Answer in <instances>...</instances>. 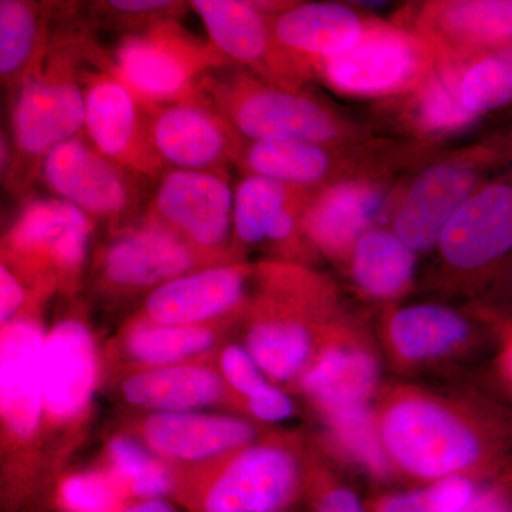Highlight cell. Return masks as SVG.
I'll use <instances>...</instances> for the list:
<instances>
[{
  "mask_svg": "<svg viewBox=\"0 0 512 512\" xmlns=\"http://www.w3.org/2000/svg\"><path fill=\"white\" fill-rule=\"evenodd\" d=\"M83 16L52 29L42 66L10 99V143L13 158L3 185L15 195L28 194L39 180L46 157L84 130L82 73L104 56Z\"/></svg>",
  "mask_w": 512,
  "mask_h": 512,
  "instance_id": "cell-1",
  "label": "cell"
},
{
  "mask_svg": "<svg viewBox=\"0 0 512 512\" xmlns=\"http://www.w3.org/2000/svg\"><path fill=\"white\" fill-rule=\"evenodd\" d=\"M332 282L308 265L264 259L244 319V345L268 379L289 382L311 365L319 326L336 309Z\"/></svg>",
  "mask_w": 512,
  "mask_h": 512,
  "instance_id": "cell-2",
  "label": "cell"
},
{
  "mask_svg": "<svg viewBox=\"0 0 512 512\" xmlns=\"http://www.w3.org/2000/svg\"><path fill=\"white\" fill-rule=\"evenodd\" d=\"M201 90L245 140L345 144L376 136L311 89H284L235 64L208 73Z\"/></svg>",
  "mask_w": 512,
  "mask_h": 512,
  "instance_id": "cell-3",
  "label": "cell"
},
{
  "mask_svg": "<svg viewBox=\"0 0 512 512\" xmlns=\"http://www.w3.org/2000/svg\"><path fill=\"white\" fill-rule=\"evenodd\" d=\"M511 168L512 123L466 146L443 148L406 175L389 227L417 254L431 251L456 212Z\"/></svg>",
  "mask_w": 512,
  "mask_h": 512,
  "instance_id": "cell-4",
  "label": "cell"
},
{
  "mask_svg": "<svg viewBox=\"0 0 512 512\" xmlns=\"http://www.w3.org/2000/svg\"><path fill=\"white\" fill-rule=\"evenodd\" d=\"M97 222L56 197L29 198L2 235V262L47 298L76 295Z\"/></svg>",
  "mask_w": 512,
  "mask_h": 512,
  "instance_id": "cell-5",
  "label": "cell"
},
{
  "mask_svg": "<svg viewBox=\"0 0 512 512\" xmlns=\"http://www.w3.org/2000/svg\"><path fill=\"white\" fill-rule=\"evenodd\" d=\"M180 480L175 497L191 512H285L301 493L298 458L281 444H249Z\"/></svg>",
  "mask_w": 512,
  "mask_h": 512,
  "instance_id": "cell-6",
  "label": "cell"
},
{
  "mask_svg": "<svg viewBox=\"0 0 512 512\" xmlns=\"http://www.w3.org/2000/svg\"><path fill=\"white\" fill-rule=\"evenodd\" d=\"M436 64L423 39L392 19L376 16L352 49L316 70L315 80L336 96L379 104L414 92Z\"/></svg>",
  "mask_w": 512,
  "mask_h": 512,
  "instance_id": "cell-7",
  "label": "cell"
},
{
  "mask_svg": "<svg viewBox=\"0 0 512 512\" xmlns=\"http://www.w3.org/2000/svg\"><path fill=\"white\" fill-rule=\"evenodd\" d=\"M111 60L120 79L156 106L201 99L205 96L202 79L231 64L210 42L188 32L180 20H164L121 36Z\"/></svg>",
  "mask_w": 512,
  "mask_h": 512,
  "instance_id": "cell-8",
  "label": "cell"
},
{
  "mask_svg": "<svg viewBox=\"0 0 512 512\" xmlns=\"http://www.w3.org/2000/svg\"><path fill=\"white\" fill-rule=\"evenodd\" d=\"M39 181L53 197L69 202L106 231L143 217L153 181L113 163L84 134L56 147L40 168Z\"/></svg>",
  "mask_w": 512,
  "mask_h": 512,
  "instance_id": "cell-9",
  "label": "cell"
},
{
  "mask_svg": "<svg viewBox=\"0 0 512 512\" xmlns=\"http://www.w3.org/2000/svg\"><path fill=\"white\" fill-rule=\"evenodd\" d=\"M231 174L167 170L151 192L144 217L163 225L212 265L245 261L234 231Z\"/></svg>",
  "mask_w": 512,
  "mask_h": 512,
  "instance_id": "cell-10",
  "label": "cell"
},
{
  "mask_svg": "<svg viewBox=\"0 0 512 512\" xmlns=\"http://www.w3.org/2000/svg\"><path fill=\"white\" fill-rule=\"evenodd\" d=\"M212 266L163 225L141 217L127 227L106 231L93 249L90 278L106 299L146 296L178 276Z\"/></svg>",
  "mask_w": 512,
  "mask_h": 512,
  "instance_id": "cell-11",
  "label": "cell"
},
{
  "mask_svg": "<svg viewBox=\"0 0 512 512\" xmlns=\"http://www.w3.org/2000/svg\"><path fill=\"white\" fill-rule=\"evenodd\" d=\"M380 436L386 453L407 473L424 480L458 476L484 454L480 436L446 407L404 397L384 412Z\"/></svg>",
  "mask_w": 512,
  "mask_h": 512,
  "instance_id": "cell-12",
  "label": "cell"
},
{
  "mask_svg": "<svg viewBox=\"0 0 512 512\" xmlns=\"http://www.w3.org/2000/svg\"><path fill=\"white\" fill-rule=\"evenodd\" d=\"M82 84L87 140L113 163L157 183L167 167L151 141L150 104L120 79L111 56L87 64Z\"/></svg>",
  "mask_w": 512,
  "mask_h": 512,
  "instance_id": "cell-13",
  "label": "cell"
},
{
  "mask_svg": "<svg viewBox=\"0 0 512 512\" xmlns=\"http://www.w3.org/2000/svg\"><path fill=\"white\" fill-rule=\"evenodd\" d=\"M434 249L448 274L493 281L512 255V168L488 181L456 212Z\"/></svg>",
  "mask_w": 512,
  "mask_h": 512,
  "instance_id": "cell-14",
  "label": "cell"
},
{
  "mask_svg": "<svg viewBox=\"0 0 512 512\" xmlns=\"http://www.w3.org/2000/svg\"><path fill=\"white\" fill-rule=\"evenodd\" d=\"M406 175L352 178L312 192L303 214V232L313 251L346 265L356 242L369 229L389 227Z\"/></svg>",
  "mask_w": 512,
  "mask_h": 512,
  "instance_id": "cell-15",
  "label": "cell"
},
{
  "mask_svg": "<svg viewBox=\"0 0 512 512\" xmlns=\"http://www.w3.org/2000/svg\"><path fill=\"white\" fill-rule=\"evenodd\" d=\"M312 192L254 175L235 184L234 231L239 255L247 261L261 251L275 261L309 265L318 258L303 232V214Z\"/></svg>",
  "mask_w": 512,
  "mask_h": 512,
  "instance_id": "cell-16",
  "label": "cell"
},
{
  "mask_svg": "<svg viewBox=\"0 0 512 512\" xmlns=\"http://www.w3.org/2000/svg\"><path fill=\"white\" fill-rule=\"evenodd\" d=\"M255 264L205 266L148 293L136 315L173 326L237 325L251 301Z\"/></svg>",
  "mask_w": 512,
  "mask_h": 512,
  "instance_id": "cell-17",
  "label": "cell"
},
{
  "mask_svg": "<svg viewBox=\"0 0 512 512\" xmlns=\"http://www.w3.org/2000/svg\"><path fill=\"white\" fill-rule=\"evenodd\" d=\"M100 383V355L86 315L64 313L47 330L42 359L45 421L55 429L80 423Z\"/></svg>",
  "mask_w": 512,
  "mask_h": 512,
  "instance_id": "cell-18",
  "label": "cell"
},
{
  "mask_svg": "<svg viewBox=\"0 0 512 512\" xmlns=\"http://www.w3.org/2000/svg\"><path fill=\"white\" fill-rule=\"evenodd\" d=\"M392 20L423 39L437 59L512 47V0H424L406 3Z\"/></svg>",
  "mask_w": 512,
  "mask_h": 512,
  "instance_id": "cell-19",
  "label": "cell"
},
{
  "mask_svg": "<svg viewBox=\"0 0 512 512\" xmlns=\"http://www.w3.org/2000/svg\"><path fill=\"white\" fill-rule=\"evenodd\" d=\"M154 150L167 170L231 174L244 138L207 96L171 104H150Z\"/></svg>",
  "mask_w": 512,
  "mask_h": 512,
  "instance_id": "cell-20",
  "label": "cell"
},
{
  "mask_svg": "<svg viewBox=\"0 0 512 512\" xmlns=\"http://www.w3.org/2000/svg\"><path fill=\"white\" fill-rule=\"evenodd\" d=\"M47 330L39 312L2 325L0 332V416L3 440L32 444L45 426L42 359Z\"/></svg>",
  "mask_w": 512,
  "mask_h": 512,
  "instance_id": "cell-21",
  "label": "cell"
},
{
  "mask_svg": "<svg viewBox=\"0 0 512 512\" xmlns=\"http://www.w3.org/2000/svg\"><path fill=\"white\" fill-rule=\"evenodd\" d=\"M208 42L229 63L284 89H309L276 45L271 16L244 0H192Z\"/></svg>",
  "mask_w": 512,
  "mask_h": 512,
  "instance_id": "cell-22",
  "label": "cell"
},
{
  "mask_svg": "<svg viewBox=\"0 0 512 512\" xmlns=\"http://www.w3.org/2000/svg\"><path fill=\"white\" fill-rule=\"evenodd\" d=\"M375 18L353 2H295L271 23L279 50L309 84L323 63L352 49Z\"/></svg>",
  "mask_w": 512,
  "mask_h": 512,
  "instance_id": "cell-23",
  "label": "cell"
},
{
  "mask_svg": "<svg viewBox=\"0 0 512 512\" xmlns=\"http://www.w3.org/2000/svg\"><path fill=\"white\" fill-rule=\"evenodd\" d=\"M254 424L231 414L204 412L148 413L136 437L173 467L195 470L214 466L254 443Z\"/></svg>",
  "mask_w": 512,
  "mask_h": 512,
  "instance_id": "cell-24",
  "label": "cell"
},
{
  "mask_svg": "<svg viewBox=\"0 0 512 512\" xmlns=\"http://www.w3.org/2000/svg\"><path fill=\"white\" fill-rule=\"evenodd\" d=\"M121 399L148 413L204 412L224 403L228 389L217 366L200 362L130 370L119 384Z\"/></svg>",
  "mask_w": 512,
  "mask_h": 512,
  "instance_id": "cell-25",
  "label": "cell"
},
{
  "mask_svg": "<svg viewBox=\"0 0 512 512\" xmlns=\"http://www.w3.org/2000/svg\"><path fill=\"white\" fill-rule=\"evenodd\" d=\"M228 326L161 325L134 313L121 326L114 348L131 370L200 362L224 345Z\"/></svg>",
  "mask_w": 512,
  "mask_h": 512,
  "instance_id": "cell-26",
  "label": "cell"
},
{
  "mask_svg": "<svg viewBox=\"0 0 512 512\" xmlns=\"http://www.w3.org/2000/svg\"><path fill=\"white\" fill-rule=\"evenodd\" d=\"M376 382V360L367 350L335 343L323 349L303 372L301 389L328 416L366 406Z\"/></svg>",
  "mask_w": 512,
  "mask_h": 512,
  "instance_id": "cell-27",
  "label": "cell"
},
{
  "mask_svg": "<svg viewBox=\"0 0 512 512\" xmlns=\"http://www.w3.org/2000/svg\"><path fill=\"white\" fill-rule=\"evenodd\" d=\"M52 37L50 3L0 2V79L10 99L42 66Z\"/></svg>",
  "mask_w": 512,
  "mask_h": 512,
  "instance_id": "cell-28",
  "label": "cell"
},
{
  "mask_svg": "<svg viewBox=\"0 0 512 512\" xmlns=\"http://www.w3.org/2000/svg\"><path fill=\"white\" fill-rule=\"evenodd\" d=\"M346 265L357 291L373 301L390 302L412 289L417 252L392 228L379 225L356 242Z\"/></svg>",
  "mask_w": 512,
  "mask_h": 512,
  "instance_id": "cell-29",
  "label": "cell"
},
{
  "mask_svg": "<svg viewBox=\"0 0 512 512\" xmlns=\"http://www.w3.org/2000/svg\"><path fill=\"white\" fill-rule=\"evenodd\" d=\"M470 333V322L460 312L434 303L404 306L387 320L394 350L412 362L446 355L463 345Z\"/></svg>",
  "mask_w": 512,
  "mask_h": 512,
  "instance_id": "cell-30",
  "label": "cell"
},
{
  "mask_svg": "<svg viewBox=\"0 0 512 512\" xmlns=\"http://www.w3.org/2000/svg\"><path fill=\"white\" fill-rule=\"evenodd\" d=\"M437 60L446 67L458 103L477 126L493 114L512 109V47Z\"/></svg>",
  "mask_w": 512,
  "mask_h": 512,
  "instance_id": "cell-31",
  "label": "cell"
},
{
  "mask_svg": "<svg viewBox=\"0 0 512 512\" xmlns=\"http://www.w3.org/2000/svg\"><path fill=\"white\" fill-rule=\"evenodd\" d=\"M104 468L123 488L128 500H151L177 494V468L154 454L138 437L116 434L107 441Z\"/></svg>",
  "mask_w": 512,
  "mask_h": 512,
  "instance_id": "cell-32",
  "label": "cell"
},
{
  "mask_svg": "<svg viewBox=\"0 0 512 512\" xmlns=\"http://www.w3.org/2000/svg\"><path fill=\"white\" fill-rule=\"evenodd\" d=\"M83 9L94 28L120 30L124 36L164 20H180L191 8L190 2L175 0H104L83 3Z\"/></svg>",
  "mask_w": 512,
  "mask_h": 512,
  "instance_id": "cell-33",
  "label": "cell"
},
{
  "mask_svg": "<svg viewBox=\"0 0 512 512\" xmlns=\"http://www.w3.org/2000/svg\"><path fill=\"white\" fill-rule=\"evenodd\" d=\"M476 495L473 481L451 476L423 490L383 495L373 503L372 512H463Z\"/></svg>",
  "mask_w": 512,
  "mask_h": 512,
  "instance_id": "cell-34",
  "label": "cell"
},
{
  "mask_svg": "<svg viewBox=\"0 0 512 512\" xmlns=\"http://www.w3.org/2000/svg\"><path fill=\"white\" fill-rule=\"evenodd\" d=\"M56 501L64 512H117L130 500L103 467L63 477L57 487Z\"/></svg>",
  "mask_w": 512,
  "mask_h": 512,
  "instance_id": "cell-35",
  "label": "cell"
},
{
  "mask_svg": "<svg viewBox=\"0 0 512 512\" xmlns=\"http://www.w3.org/2000/svg\"><path fill=\"white\" fill-rule=\"evenodd\" d=\"M343 447L377 476L387 473V453L380 430L375 429L366 406L340 410L326 416Z\"/></svg>",
  "mask_w": 512,
  "mask_h": 512,
  "instance_id": "cell-36",
  "label": "cell"
},
{
  "mask_svg": "<svg viewBox=\"0 0 512 512\" xmlns=\"http://www.w3.org/2000/svg\"><path fill=\"white\" fill-rule=\"evenodd\" d=\"M217 369L229 394L234 393L242 403L269 383L244 343L225 342L218 349Z\"/></svg>",
  "mask_w": 512,
  "mask_h": 512,
  "instance_id": "cell-37",
  "label": "cell"
},
{
  "mask_svg": "<svg viewBox=\"0 0 512 512\" xmlns=\"http://www.w3.org/2000/svg\"><path fill=\"white\" fill-rule=\"evenodd\" d=\"M47 296L28 284L10 266L0 262V323L12 322L30 312H40Z\"/></svg>",
  "mask_w": 512,
  "mask_h": 512,
  "instance_id": "cell-38",
  "label": "cell"
},
{
  "mask_svg": "<svg viewBox=\"0 0 512 512\" xmlns=\"http://www.w3.org/2000/svg\"><path fill=\"white\" fill-rule=\"evenodd\" d=\"M245 409L254 419L265 423H281L291 419L295 404L291 397L274 383H268L259 392L244 400Z\"/></svg>",
  "mask_w": 512,
  "mask_h": 512,
  "instance_id": "cell-39",
  "label": "cell"
},
{
  "mask_svg": "<svg viewBox=\"0 0 512 512\" xmlns=\"http://www.w3.org/2000/svg\"><path fill=\"white\" fill-rule=\"evenodd\" d=\"M312 512H367L356 493L343 485H323L312 498Z\"/></svg>",
  "mask_w": 512,
  "mask_h": 512,
  "instance_id": "cell-40",
  "label": "cell"
},
{
  "mask_svg": "<svg viewBox=\"0 0 512 512\" xmlns=\"http://www.w3.org/2000/svg\"><path fill=\"white\" fill-rule=\"evenodd\" d=\"M493 303L503 320H512V255L493 278Z\"/></svg>",
  "mask_w": 512,
  "mask_h": 512,
  "instance_id": "cell-41",
  "label": "cell"
},
{
  "mask_svg": "<svg viewBox=\"0 0 512 512\" xmlns=\"http://www.w3.org/2000/svg\"><path fill=\"white\" fill-rule=\"evenodd\" d=\"M463 512H512V495L504 488L477 494Z\"/></svg>",
  "mask_w": 512,
  "mask_h": 512,
  "instance_id": "cell-42",
  "label": "cell"
},
{
  "mask_svg": "<svg viewBox=\"0 0 512 512\" xmlns=\"http://www.w3.org/2000/svg\"><path fill=\"white\" fill-rule=\"evenodd\" d=\"M117 512H178L167 498H151V500H130Z\"/></svg>",
  "mask_w": 512,
  "mask_h": 512,
  "instance_id": "cell-43",
  "label": "cell"
},
{
  "mask_svg": "<svg viewBox=\"0 0 512 512\" xmlns=\"http://www.w3.org/2000/svg\"><path fill=\"white\" fill-rule=\"evenodd\" d=\"M504 325V343L503 353H501V369L504 377L512 387V320H503Z\"/></svg>",
  "mask_w": 512,
  "mask_h": 512,
  "instance_id": "cell-44",
  "label": "cell"
}]
</instances>
